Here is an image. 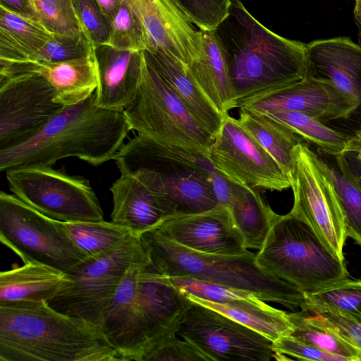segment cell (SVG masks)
Returning <instances> with one entry per match:
<instances>
[{
    "label": "cell",
    "instance_id": "obj_8",
    "mask_svg": "<svg viewBox=\"0 0 361 361\" xmlns=\"http://www.w3.org/2000/svg\"><path fill=\"white\" fill-rule=\"evenodd\" d=\"M132 130L207 157L214 137L147 60L136 94L123 110Z\"/></svg>",
    "mask_w": 361,
    "mask_h": 361
},
{
    "label": "cell",
    "instance_id": "obj_20",
    "mask_svg": "<svg viewBox=\"0 0 361 361\" xmlns=\"http://www.w3.org/2000/svg\"><path fill=\"white\" fill-rule=\"evenodd\" d=\"M144 51H120L104 44L95 47L97 106L116 111L133 100L142 75Z\"/></svg>",
    "mask_w": 361,
    "mask_h": 361
},
{
    "label": "cell",
    "instance_id": "obj_37",
    "mask_svg": "<svg viewBox=\"0 0 361 361\" xmlns=\"http://www.w3.org/2000/svg\"><path fill=\"white\" fill-rule=\"evenodd\" d=\"M95 47L85 31L75 35L55 33L31 61L56 62L79 59L89 55Z\"/></svg>",
    "mask_w": 361,
    "mask_h": 361
},
{
    "label": "cell",
    "instance_id": "obj_38",
    "mask_svg": "<svg viewBox=\"0 0 361 361\" xmlns=\"http://www.w3.org/2000/svg\"><path fill=\"white\" fill-rule=\"evenodd\" d=\"M200 30H214L229 14L231 0H172Z\"/></svg>",
    "mask_w": 361,
    "mask_h": 361
},
{
    "label": "cell",
    "instance_id": "obj_44",
    "mask_svg": "<svg viewBox=\"0 0 361 361\" xmlns=\"http://www.w3.org/2000/svg\"><path fill=\"white\" fill-rule=\"evenodd\" d=\"M348 153L355 154L357 159L361 164V126L350 135L344 149L345 154Z\"/></svg>",
    "mask_w": 361,
    "mask_h": 361
},
{
    "label": "cell",
    "instance_id": "obj_36",
    "mask_svg": "<svg viewBox=\"0 0 361 361\" xmlns=\"http://www.w3.org/2000/svg\"><path fill=\"white\" fill-rule=\"evenodd\" d=\"M25 1L30 14L51 32L75 35L85 31L73 0Z\"/></svg>",
    "mask_w": 361,
    "mask_h": 361
},
{
    "label": "cell",
    "instance_id": "obj_40",
    "mask_svg": "<svg viewBox=\"0 0 361 361\" xmlns=\"http://www.w3.org/2000/svg\"><path fill=\"white\" fill-rule=\"evenodd\" d=\"M140 361H211V359L192 343L180 339L173 333L145 353Z\"/></svg>",
    "mask_w": 361,
    "mask_h": 361
},
{
    "label": "cell",
    "instance_id": "obj_16",
    "mask_svg": "<svg viewBox=\"0 0 361 361\" xmlns=\"http://www.w3.org/2000/svg\"><path fill=\"white\" fill-rule=\"evenodd\" d=\"M235 108L257 112L293 111L327 123L356 120L355 103L328 80L306 75L302 80L268 89L238 102Z\"/></svg>",
    "mask_w": 361,
    "mask_h": 361
},
{
    "label": "cell",
    "instance_id": "obj_28",
    "mask_svg": "<svg viewBox=\"0 0 361 361\" xmlns=\"http://www.w3.org/2000/svg\"><path fill=\"white\" fill-rule=\"evenodd\" d=\"M228 208L245 247L260 250L279 215L263 200L258 190L235 183Z\"/></svg>",
    "mask_w": 361,
    "mask_h": 361
},
{
    "label": "cell",
    "instance_id": "obj_46",
    "mask_svg": "<svg viewBox=\"0 0 361 361\" xmlns=\"http://www.w3.org/2000/svg\"><path fill=\"white\" fill-rule=\"evenodd\" d=\"M355 18L359 27L360 36L361 38V2L357 0L355 7Z\"/></svg>",
    "mask_w": 361,
    "mask_h": 361
},
{
    "label": "cell",
    "instance_id": "obj_2",
    "mask_svg": "<svg viewBox=\"0 0 361 361\" xmlns=\"http://www.w3.org/2000/svg\"><path fill=\"white\" fill-rule=\"evenodd\" d=\"M99 326L47 301L0 305V361H118Z\"/></svg>",
    "mask_w": 361,
    "mask_h": 361
},
{
    "label": "cell",
    "instance_id": "obj_31",
    "mask_svg": "<svg viewBox=\"0 0 361 361\" xmlns=\"http://www.w3.org/2000/svg\"><path fill=\"white\" fill-rule=\"evenodd\" d=\"M284 125L303 140L317 146L324 154H344L350 135L330 127L313 116L293 111L260 112Z\"/></svg>",
    "mask_w": 361,
    "mask_h": 361
},
{
    "label": "cell",
    "instance_id": "obj_25",
    "mask_svg": "<svg viewBox=\"0 0 361 361\" xmlns=\"http://www.w3.org/2000/svg\"><path fill=\"white\" fill-rule=\"evenodd\" d=\"M68 274L46 265L27 263L0 274V305L47 302L72 285Z\"/></svg>",
    "mask_w": 361,
    "mask_h": 361
},
{
    "label": "cell",
    "instance_id": "obj_26",
    "mask_svg": "<svg viewBox=\"0 0 361 361\" xmlns=\"http://www.w3.org/2000/svg\"><path fill=\"white\" fill-rule=\"evenodd\" d=\"M54 34L32 15L0 3V63L32 60Z\"/></svg>",
    "mask_w": 361,
    "mask_h": 361
},
{
    "label": "cell",
    "instance_id": "obj_22",
    "mask_svg": "<svg viewBox=\"0 0 361 361\" xmlns=\"http://www.w3.org/2000/svg\"><path fill=\"white\" fill-rule=\"evenodd\" d=\"M113 199L111 220L140 236L164 219L159 204L149 189L135 177L121 173L109 188Z\"/></svg>",
    "mask_w": 361,
    "mask_h": 361
},
{
    "label": "cell",
    "instance_id": "obj_15",
    "mask_svg": "<svg viewBox=\"0 0 361 361\" xmlns=\"http://www.w3.org/2000/svg\"><path fill=\"white\" fill-rule=\"evenodd\" d=\"M65 106L51 85L35 71L0 75V151L37 135Z\"/></svg>",
    "mask_w": 361,
    "mask_h": 361
},
{
    "label": "cell",
    "instance_id": "obj_3",
    "mask_svg": "<svg viewBox=\"0 0 361 361\" xmlns=\"http://www.w3.org/2000/svg\"><path fill=\"white\" fill-rule=\"evenodd\" d=\"M130 130L123 112L97 106L94 93L65 106L30 140L1 150L0 171L52 167L70 157L98 166L113 159Z\"/></svg>",
    "mask_w": 361,
    "mask_h": 361
},
{
    "label": "cell",
    "instance_id": "obj_48",
    "mask_svg": "<svg viewBox=\"0 0 361 361\" xmlns=\"http://www.w3.org/2000/svg\"><path fill=\"white\" fill-rule=\"evenodd\" d=\"M357 1H359L360 2H361V0H357Z\"/></svg>",
    "mask_w": 361,
    "mask_h": 361
},
{
    "label": "cell",
    "instance_id": "obj_6",
    "mask_svg": "<svg viewBox=\"0 0 361 361\" xmlns=\"http://www.w3.org/2000/svg\"><path fill=\"white\" fill-rule=\"evenodd\" d=\"M139 239L149 260L166 277H188L249 291L290 310L305 304L304 293L262 267L256 254L249 250L238 255L200 252L169 239L154 228L142 233Z\"/></svg>",
    "mask_w": 361,
    "mask_h": 361
},
{
    "label": "cell",
    "instance_id": "obj_10",
    "mask_svg": "<svg viewBox=\"0 0 361 361\" xmlns=\"http://www.w3.org/2000/svg\"><path fill=\"white\" fill-rule=\"evenodd\" d=\"M145 255L138 236L94 259H86L67 274L72 285L48 302L54 309L99 326L130 267Z\"/></svg>",
    "mask_w": 361,
    "mask_h": 361
},
{
    "label": "cell",
    "instance_id": "obj_39",
    "mask_svg": "<svg viewBox=\"0 0 361 361\" xmlns=\"http://www.w3.org/2000/svg\"><path fill=\"white\" fill-rule=\"evenodd\" d=\"M321 324L361 350V323L331 308L304 304L301 307Z\"/></svg>",
    "mask_w": 361,
    "mask_h": 361
},
{
    "label": "cell",
    "instance_id": "obj_35",
    "mask_svg": "<svg viewBox=\"0 0 361 361\" xmlns=\"http://www.w3.org/2000/svg\"><path fill=\"white\" fill-rule=\"evenodd\" d=\"M103 44L117 50L132 52L152 50L142 23L123 1L115 18L109 23V36Z\"/></svg>",
    "mask_w": 361,
    "mask_h": 361
},
{
    "label": "cell",
    "instance_id": "obj_27",
    "mask_svg": "<svg viewBox=\"0 0 361 361\" xmlns=\"http://www.w3.org/2000/svg\"><path fill=\"white\" fill-rule=\"evenodd\" d=\"M185 295L259 332L273 342L282 336L289 335L292 331L287 312L267 305L252 293L222 303L190 294Z\"/></svg>",
    "mask_w": 361,
    "mask_h": 361
},
{
    "label": "cell",
    "instance_id": "obj_4",
    "mask_svg": "<svg viewBox=\"0 0 361 361\" xmlns=\"http://www.w3.org/2000/svg\"><path fill=\"white\" fill-rule=\"evenodd\" d=\"M214 30L227 59L236 104L264 90L298 82L307 75V44L269 30L240 0Z\"/></svg>",
    "mask_w": 361,
    "mask_h": 361
},
{
    "label": "cell",
    "instance_id": "obj_9",
    "mask_svg": "<svg viewBox=\"0 0 361 361\" xmlns=\"http://www.w3.org/2000/svg\"><path fill=\"white\" fill-rule=\"evenodd\" d=\"M0 240L24 262L68 274L86 259L63 222L49 218L13 194L0 192Z\"/></svg>",
    "mask_w": 361,
    "mask_h": 361
},
{
    "label": "cell",
    "instance_id": "obj_34",
    "mask_svg": "<svg viewBox=\"0 0 361 361\" xmlns=\"http://www.w3.org/2000/svg\"><path fill=\"white\" fill-rule=\"evenodd\" d=\"M304 295L305 304L333 309L361 323L360 279L348 277Z\"/></svg>",
    "mask_w": 361,
    "mask_h": 361
},
{
    "label": "cell",
    "instance_id": "obj_29",
    "mask_svg": "<svg viewBox=\"0 0 361 361\" xmlns=\"http://www.w3.org/2000/svg\"><path fill=\"white\" fill-rule=\"evenodd\" d=\"M240 110V123L278 161L290 179L293 169V149L304 140L284 125L262 113Z\"/></svg>",
    "mask_w": 361,
    "mask_h": 361
},
{
    "label": "cell",
    "instance_id": "obj_17",
    "mask_svg": "<svg viewBox=\"0 0 361 361\" xmlns=\"http://www.w3.org/2000/svg\"><path fill=\"white\" fill-rule=\"evenodd\" d=\"M153 228L169 239L200 252L238 255L248 251L229 208L219 204L202 212L166 219Z\"/></svg>",
    "mask_w": 361,
    "mask_h": 361
},
{
    "label": "cell",
    "instance_id": "obj_33",
    "mask_svg": "<svg viewBox=\"0 0 361 361\" xmlns=\"http://www.w3.org/2000/svg\"><path fill=\"white\" fill-rule=\"evenodd\" d=\"M287 314L292 326L290 336L324 351L345 357L348 361H361L360 350L321 324L303 309Z\"/></svg>",
    "mask_w": 361,
    "mask_h": 361
},
{
    "label": "cell",
    "instance_id": "obj_24",
    "mask_svg": "<svg viewBox=\"0 0 361 361\" xmlns=\"http://www.w3.org/2000/svg\"><path fill=\"white\" fill-rule=\"evenodd\" d=\"M202 49L187 68L205 95L223 115L235 109L228 63L214 30H203Z\"/></svg>",
    "mask_w": 361,
    "mask_h": 361
},
{
    "label": "cell",
    "instance_id": "obj_42",
    "mask_svg": "<svg viewBox=\"0 0 361 361\" xmlns=\"http://www.w3.org/2000/svg\"><path fill=\"white\" fill-rule=\"evenodd\" d=\"M80 20L94 43L103 44L109 32V23L94 0H73Z\"/></svg>",
    "mask_w": 361,
    "mask_h": 361
},
{
    "label": "cell",
    "instance_id": "obj_43",
    "mask_svg": "<svg viewBox=\"0 0 361 361\" xmlns=\"http://www.w3.org/2000/svg\"><path fill=\"white\" fill-rule=\"evenodd\" d=\"M102 13L110 23L120 9L122 0H94Z\"/></svg>",
    "mask_w": 361,
    "mask_h": 361
},
{
    "label": "cell",
    "instance_id": "obj_23",
    "mask_svg": "<svg viewBox=\"0 0 361 361\" xmlns=\"http://www.w3.org/2000/svg\"><path fill=\"white\" fill-rule=\"evenodd\" d=\"M144 52L148 62L214 138L221 128L224 115L202 92L186 65L161 50Z\"/></svg>",
    "mask_w": 361,
    "mask_h": 361
},
{
    "label": "cell",
    "instance_id": "obj_45",
    "mask_svg": "<svg viewBox=\"0 0 361 361\" xmlns=\"http://www.w3.org/2000/svg\"><path fill=\"white\" fill-rule=\"evenodd\" d=\"M0 3L16 11L30 14L25 0H1Z\"/></svg>",
    "mask_w": 361,
    "mask_h": 361
},
{
    "label": "cell",
    "instance_id": "obj_11",
    "mask_svg": "<svg viewBox=\"0 0 361 361\" xmlns=\"http://www.w3.org/2000/svg\"><path fill=\"white\" fill-rule=\"evenodd\" d=\"M13 194L42 214L63 222L104 221L99 201L89 180L52 167L6 171Z\"/></svg>",
    "mask_w": 361,
    "mask_h": 361
},
{
    "label": "cell",
    "instance_id": "obj_7",
    "mask_svg": "<svg viewBox=\"0 0 361 361\" xmlns=\"http://www.w3.org/2000/svg\"><path fill=\"white\" fill-rule=\"evenodd\" d=\"M258 264L302 293H310L348 277L341 261L313 228L291 212L279 215L256 254Z\"/></svg>",
    "mask_w": 361,
    "mask_h": 361
},
{
    "label": "cell",
    "instance_id": "obj_18",
    "mask_svg": "<svg viewBox=\"0 0 361 361\" xmlns=\"http://www.w3.org/2000/svg\"><path fill=\"white\" fill-rule=\"evenodd\" d=\"M122 1L142 23L152 51H164L185 65L198 57L202 49L201 30L195 27L172 0Z\"/></svg>",
    "mask_w": 361,
    "mask_h": 361
},
{
    "label": "cell",
    "instance_id": "obj_21",
    "mask_svg": "<svg viewBox=\"0 0 361 361\" xmlns=\"http://www.w3.org/2000/svg\"><path fill=\"white\" fill-rule=\"evenodd\" d=\"M95 47L87 56L72 60L0 63V74L24 71L37 72L53 87L57 103L64 106L74 105L90 97L97 89Z\"/></svg>",
    "mask_w": 361,
    "mask_h": 361
},
{
    "label": "cell",
    "instance_id": "obj_19",
    "mask_svg": "<svg viewBox=\"0 0 361 361\" xmlns=\"http://www.w3.org/2000/svg\"><path fill=\"white\" fill-rule=\"evenodd\" d=\"M306 59L307 75L329 80L355 103L361 119V45L345 37L315 40L307 44Z\"/></svg>",
    "mask_w": 361,
    "mask_h": 361
},
{
    "label": "cell",
    "instance_id": "obj_30",
    "mask_svg": "<svg viewBox=\"0 0 361 361\" xmlns=\"http://www.w3.org/2000/svg\"><path fill=\"white\" fill-rule=\"evenodd\" d=\"M320 166L333 183L343 212L347 237L361 246V187L345 154L335 156L332 165L318 155Z\"/></svg>",
    "mask_w": 361,
    "mask_h": 361
},
{
    "label": "cell",
    "instance_id": "obj_1",
    "mask_svg": "<svg viewBox=\"0 0 361 361\" xmlns=\"http://www.w3.org/2000/svg\"><path fill=\"white\" fill-rule=\"evenodd\" d=\"M190 303L145 252L126 271L99 327L121 360L140 361L166 337L177 334Z\"/></svg>",
    "mask_w": 361,
    "mask_h": 361
},
{
    "label": "cell",
    "instance_id": "obj_12",
    "mask_svg": "<svg viewBox=\"0 0 361 361\" xmlns=\"http://www.w3.org/2000/svg\"><path fill=\"white\" fill-rule=\"evenodd\" d=\"M290 179L294 197L290 212L307 222L329 250L345 261L347 235L337 192L320 166L318 155L303 142L293 149Z\"/></svg>",
    "mask_w": 361,
    "mask_h": 361
},
{
    "label": "cell",
    "instance_id": "obj_32",
    "mask_svg": "<svg viewBox=\"0 0 361 361\" xmlns=\"http://www.w3.org/2000/svg\"><path fill=\"white\" fill-rule=\"evenodd\" d=\"M63 224L72 241L87 259L99 257L135 235L130 230L111 221Z\"/></svg>",
    "mask_w": 361,
    "mask_h": 361
},
{
    "label": "cell",
    "instance_id": "obj_13",
    "mask_svg": "<svg viewBox=\"0 0 361 361\" xmlns=\"http://www.w3.org/2000/svg\"><path fill=\"white\" fill-rule=\"evenodd\" d=\"M177 335L208 356L211 361H269L274 359L270 339L230 317L190 300Z\"/></svg>",
    "mask_w": 361,
    "mask_h": 361
},
{
    "label": "cell",
    "instance_id": "obj_47",
    "mask_svg": "<svg viewBox=\"0 0 361 361\" xmlns=\"http://www.w3.org/2000/svg\"><path fill=\"white\" fill-rule=\"evenodd\" d=\"M357 176V175H356ZM357 180H358V183L361 187V173L360 174H359L358 176H357Z\"/></svg>",
    "mask_w": 361,
    "mask_h": 361
},
{
    "label": "cell",
    "instance_id": "obj_5",
    "mask_svg": "<svg viewBox=\"0 0 361 361\" xmlns=\"http://www.w3.org/2000/svg\"><path fill=\"white\" fill-rule=\"evenodd\" d=\"M113 159L121 173L135 177L153 194L164 220L219 204L211 180L219 171L204 154L137 134Z\"/></svg>",
    "mask_w": 361,
    "mask_h": 361
},
{
    "label": "cell",
    "instance_id": "obj_41",
    "mask_svg": "<svg viewBox=\"0 0 361 361\" xmlns=\"http://www.w3.org/2000/svg\"><path fill=\"white\" fill-rule=\"evenodd\" d=\"M272 349L277 360L348 361L345 357L304 343L290 335L282 336L274 341Z\"/></svg>",
    "mask_w": 361,
    "mask_h": 361
},
{
    "label": "cell",
    "instance_id": "obj_14",
    "mask_svg": "<svg viewBox=\"0 0 361 361\" xmlns=\"http://www.w3.org/2000/svg\"><path fill=\"white\" fill-rule=\"evenodd\" d=\"M207 157L216 169L240 185L272 191L291 187L278 161L228 114L224 116Z\"/></svg>",
    "mask_w": 361,
    "mask_h": 361
}]
</instances>
